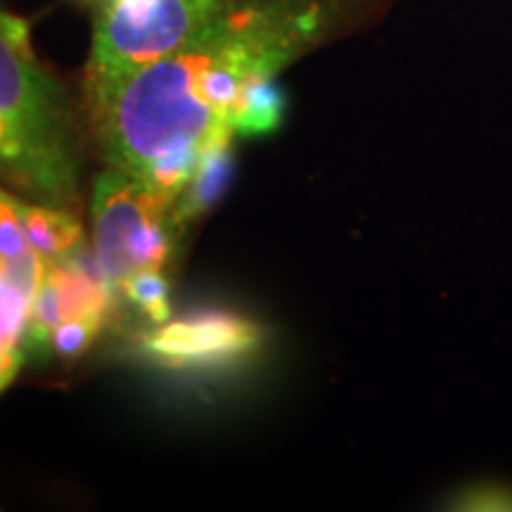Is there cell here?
<instances>
[{
    "label": "cell",
    "mask_w": 512,
    "mask_h": 512,
    "mask_svg": "<svg viewBox=\"0 0 512 512\" xmlns=\"http://www.w3.org/2000/svg\"><path fill=\"white\" fill-rule=\"evenodd\" d=\"M320 27V0H238L176 53L86 81L105 159L174 204L202 152L235 136L230 119L249 83L278 74Z\"/></svg>",
    "instance_id": "1"
},
{
    "label": "cell",
    "mask_w": 512,
    "mask_h": 512,
    "mask_svg": "<svg viewBox=\"0 0 512 512\" xmlns=\"http://www.w3.org/2000/svg\"><path fill=\"white\" fill-rule=\"evenodd\" d=\"M0 124L34 157L46 204L69 209L79 197L81 147L60 81L38 62L27 19L0 8Z\"/></svg>",
    "instance_id": "2"
},
{
    "label": "cell",
    "mask_w": 512,
    "mask_h": 512,
    "mask_svg": "<svg viewBox=\"0 0 512 512\" xmlns=\"http://www.w3.org/2000/svg\"><path fill=\"white\" fill-rule=\"evenodd\" d=\"M174 204L138 178L112 169L93 183L95 259L112 287L138 271H162L174 254Z\"/></svg>",
    "instance_id": "3"
},
{
    "label": "cell",
    "mask_w": 512,
    "mask_h": 512,
    "mask_svg": "<svg viewBox=\"0 0 512 512\" xmlns=\"http://www.w3.org/2000/svg\"><path fill=\"white\" fill-rule=\"evenodd\" d=\"M238 0H110L93 31L88 79L128 74L176 53Z\"/></svg>",
    "instance_id": "4"
},
{
    "label": "cell",
    "mask_w": 512,
    "mask_h": 512,
    "mask_svg": "<svg viewBox=\"0 0 512 512\" xmlns=\"http://www.w3.org/2000/svg\"><path fill=\"white\" fill-rule=\"evenodd\" d=\"M261 328L228 311L190 313L143 339V354L171 370L219 368L259 349Z\"/></svg>",
    "instance_id": "5"
},
{
    "label": "cell",
    "mask_w": 512,
    "mask_h": 512,
    "mask_svg": "<svg viewBox=\"0 0 512 512\" xmlns=\"http://www.w3.org/2000/svg\"><path fill=\"white\" fill-rule=\"evenodd\" d=\"M230 178H233V152H230V138H226L209 145L200 155V162L192 171L188 185H185L174 202V209H171L176 228L181 230L183 223L207 214L221 200Z\"/></svg>",
    "instance_id": "6"
},
{
    "label": "cell",
    "mask_w": 512,
    "mask_h": 512,
    "mask_svg": "<svg viewBox=\"0 0 512 512\" xmlns=\"http://www.w3.org/2000/svg\"><path fill=\"white\" fill-rule=\"evenodd\" d=\"M17 209L29 242L46 264H60L83 249V228L67 209L24 202Z\"/></svg>",
    "instance_id": "7"
},
{
    "label": "cell",
    "mask_w": 512,
    "mask_h": 512,
    "mask_svg": "<svg viewBox=\"0 0 512 512\" xmlns=\"http://www.w3.org/2000/svg\"><path fill=\"white\" fill-rule=\"evenodd\" d=\"M34 294L12 283L0 268V394L27 361V325Z\"/></svg>",
    "instance_id": "8"
},
{
    "label": "cell",
    "mask_w": 512,
    "mask_h": 512,
    "mask_svg": "<svg viewBox=\"0 0 512 512\" xmlns=\"http://www.w3.org/2000/svg\"><path fill=\"white\" fill-rule=\"evenodd\" d=\"M17 204L19 200L0 202V268L12 283L36 294L46 273V261L29 242Z\"/></svg>",
    "instance_id": "9"
},
{
    "label": "cell",
    "mask_w": 512,
    "mask_h": 512,
    "mask_svg": "<svg viewBox=\"0 0 512 512\" xmlns=\"http://www.w3.org/2000/svg\"><path fill=\"white\" fill-rule=\"evenodd\" d=\"M285 110L287 98L283 86L275 81V76H268V79H259L245 88L230 126H233V133H240L245 138L266 136V133L278 131L285 119Z\"/></svg>",
    "instance_id": "10"
},
{
    "label": "cell",
    "mask_w": 512,
    "mask_h": 512,
    "mask_svg": "<svg viewBox=\"0 0 512 512\" xmlns=\"http://www.w3.org/2000/svg\"><path fill=\"white\" fill-rule=\"evenodd\" d=\"M126 299L152 323H164L171 316L169 280L162 271H138L121 283Z\"/></svg>",
    "instance_id": "11"
},
{
    "label": "cell",
    "mask_w": 512,
    "mask_h": 512,
    "mask_svg": "<svg viewBox=\"0 0 512 512\" xmlns=\"http://www.w3.org/2000/svg\"><path fill=\"white\" fill-rule=\"evenodd\" d=\"M102 323H105V313H79V316L62 320L48 339V351L64 361L79 358L100 335Z\"/></svg>",
    "instance_id": "12"
},
{
    "label": "cell",
    "mask_w": 512,
    "mask_h": 512,
    "mask_svg": "<svg viewBox=\"0 0 512 512\" xmlns=\"http://www.w3.org/2000/svg\"><path fill=\"white\" fill-rule=\"evenodd\" d=\"M12 200H15V197H12L10 192H5L3 188H0V202H12Z\"/></svg>",
    "instance_id": "13"
}]
</instances>
